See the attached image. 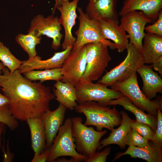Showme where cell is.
I'll return each mask as SVG.
<instances>
[{"mask_svg": "<svg viewBox=\"0 0 162 162\" xmlns=\"http://www.w3.org/2000/svg\"><path fill=\"white\" fill-rule=\"evenodd\" d=\"M77 8L79 14V26L75 32L77 38L71 52L78 50L87 44L98 42L104 44L111 49H116L114 43L103 38L99 21L89 17L82 8Z\"/></svg>", "mask_w": 162, "mask_h": 162, "instance_id": "8", "label": "cell"}, {"mask_svg": "<svg viewBox=\"0 0 162 162\" xmlns=\"http://www.w3.org/2000/svg\"><path fill=\"white\" fill-rule=\"evenodd\" d=\"M50 154L49 148L46 149L41 153L37 155H34L31 162H46Z\"/></svg>", "mask_w": 162, "mask_h": 162, "instance_id": "36", "label": "cell"}, {"mask_svg": "<svg viewBox=\"0 0 162 162\" xmlns=\"http://www.w3.org/2000/svg\"><path fill=\"white\" fill-rule=\"evenodd\" d=\"M98 20L103 38L112 40L118 52H122L126 50L129 43V36L120 26L118 21L113 20Z\"/></svg>", "mask_w": 162, "mask_h": 162, "instance_id": "16", "label": "cell"}, {"mask_svg": "<svg viewBox=\"0 0 162 162\" xmlns=\"http://www.w3.org/2000/svg\"><path fill=\"white\" fill-rule=\"evenodd\" d=\"M152 22V20L142 11L136 10L129 12L122 16L120 26L128 33L130 42L141 53L142 40L145 33L146 25Z\"/></svg>", "mask_w": 162, "mask_h": 162, "instance_id": "11", "label": "cell"}, {"mask_svg": "<svg viewBox=\"0 0 162 162\" xmlns=\"http://www.w3.org/2000/svg\"><path fill=\"white\" fill-rule=\"evenodd\" d=\"M0 123L4 124L11 130H16L18 127V120L13 116L8 106L0 108Z\"/></svg>", "mask_w": 162, "mask_h": 162, "instance_id": "29", "label": "cell"}, {"mask_svg": "<svg viewBox=\"0 0 162 162\" xmlns=\"http://www.w3.org/2000/svg\"><path fill=\"white\" fill-rule=\"evenodd\" d=\"M119 105L124 109L134 114L136 121L144 123L149 126L155 132L156 128L157 117L149 114H146L132 103L128 98L123 95L120 98L110 101L107 106Z\"/></svg>", "mask_w": 162, "mask_h": 162, "instance_id": "24", "label": "cell"}, {"mask_svg": "<svg viewBox=\"0 0 162 162\" xmlns=\"http://www.w3.org/2000/svg\"><path fill=\"white\" fill-rule=\"evenodd\" d=\"M61 25L58 17L53 14L46 17L43 15L38 14L32 20L28 31L38 37L46 35L52 39V48L56 50L61 46V40L63 35L61 33Z\"/></svg>", "mask_w": 162, "mask_h": 162, "instance_id": "10", "label": "cell"}, {"mask_svg": "<svg viewBox=\"0 0 162 162\" xmlns=\"http://www.w3.org/2000/svg\"><path fill=\"white\" fill-rule=\"evenodd\" d=\"M86 66L80 80L93 82L100 78L111 58L108 46L100 42L86 44Z\"/></svg>", "mask_w": 162, "mask_h": 162, "instance_id": "5", "label": "cell"}, {"mask_svg": "<svg viewBox=\"0 0 162 162\" xmlns=\"http://www.w3.org/2000/svg\"><path fill=\"white\" fill-rule=\"evenodd\" d=\"M42 38L41 37H38L31 33H19L16 37L15 40L30 58L37 56L36 46L40 43Z\"/></svg>", "mask_w": 162, "mask_h": 162, "instance_id": "26", "label": "cell"}, {"mask_svg": "<svg viewBox=\"0 0 162 162\" xmlns=\"http://www.w3.org/2000/svg\"><path fill=\"white\" fill-rule=\"evenodd\" d=\"M141 52L145 64H152L162 57V37L145 33Z\"/></svg>", "mask_w": 162, "mask_h": 162, "instance_id": "23", "label": "cell"}, {"mask_svg": "<svg viewBox=\"0 0 162 162\" xmlns=\"http://www.w3.org/2000/svg\"><path fill=\"white\" fill-rule=\"evenodd\" d=\"M10 102V100L8 98L0 92V108L8 106Z\"/></svg>", "mask_w": 162, "mask_h": 162, "instance_id": "38", "label": "cell"}, {"mask_svg": "<svg viewBox=\"0 0 162 162\" xmlns=\"http://www.w3.org/2000/svg\"><path fill=\"white\" fill-rule=\"evenodd\" d=\"M161 110L158 108L157 112V124L156 129L154 132V140L153 141L155 143L162 147V113Z\"/></svg>", "mask_w": 162, "mask_h": 162, "instance_id": "32", "label": "cell"}, {"mask_svg": "<svg viewBox=\"0 0 162 162\" xmlns=\"http://www.w3.org/2000/svg\"><path fill=\"white\" fill-rule=\"evenodd\" d=\"M149 141L135 130L131 128L127 134L126 145L128 146L142 147L146 146Z\"/></svg>", "mask_w": 162, "mask_h": 162, "instance_id": "30", "label": "cell"}, {"mask_svg": "<svg viewBox=\"0 0 162 162\" xmlns=\"http://www.w3.org/2000/svg\"><path fill=\"white\" fill-rule=\"evenodd\" d=\"M80 0H62L60 6L57 8L60 12L61 16L59 21L63 27L64 31V37L62 44L63 50L69 46L73 47L76 38L72 34V30L76 24L77 18L76 12L78 3Z\"/></svg>", "mask_w": 162, "mask_h": 162, "instance_id": "13", "label": "cell"}, {"mask_svg": "<svg viewBox=\"0 0 162 162\" xmlns=\"http://www.w3.org/2000/svg\"><path fill=\"white\" fill-rule=\"evenodd\" d=\"M67 109L64 106L59 104L56 110L53 111L49 110L42 114L46 136V149L51 147L63 124Z\"/></svg>", "mask_w": 162, "mask_h": 162, "instance_id": "15", "label": "cell"}, {"mask_svg": "<svg viewBox=\"0 0 162 162\" xmlns=\"http://www.w3.org/2000/svg\"><path fill=\"white\" fill-rule=\"evenodd\" d=\"M111 87L121 92L135 106L149 114L157 117L158 109L162 110L161 98L152 100L148 98L139 87L136 73L124 80L115 82Z\"/></svg>", "mask_w": 162, "mask_h": 162, "instance_id": "3", "label": "cell"}, {"mask_svg": "<svg viewBox=\"0 0 162 162\" xmlns=\"http://www.w3.org/2000/svg\"><path fill=\"white\" fill-rule=\"evenodd\" d=\"M74 86L76 102L78 104L94 101L107 106L110 101L124 95L120 92L109 88L106 85L101 83L80 80Z\"/></svg>", "mask_w": 162, "mask_h": 162, "instance_id": "9", "label": "cell"}, {"mask_svg": "<svg viewBox=\"0 0 162 162\" xmlns=\"http://www.w3.org/2000/svg\"><path fill=\"white\" fill-rule=\"evenodd\" d=\"M23 74L26 78L32 81L38 80L41 82L47 80H61L62 77L61 68L42 70H33Z\"/></svg>", "mask_w": 162, "mask_h": 162, "instance_id": "27", "label": "cell"}, {"mask_svg": "<svg viewBox=\"0 0 162 162\" xmlns=\"http://www.w3.org/2000/svg\"><path fill=\"white\" fill-rule=\"evenodd\" d=\"M26 122L30 129L31 146L34 155L40 154L46 148V136L42 115L29 118Z\"/></svg>", "mask_w": 162, "mask_h": 162, "instance_id": "22", "label": "cell"}, {"mask_svg": "<svg viewBox=\"0 0 162 162\" xmlns=\"http://www.w3.org/2000/svg\"><path fill=\"white\" fill-rule=\"evenodd\" d=\"M86 66V45L75 51H71L65 60L61 68L62 76L61 81L74 85L81 80Z\"/></svg>", "mask_w": 162, "mask_h": 162, "instance_id": "12", "label": "cell"}, {"mask_svg": "<svg viewBox=\"0 0 162 162\" xmlns=\"http://www.w3.org/2000/svg\"><path fill=\"white\" fill-rule=\"evenodd\" d=\"M2 72L0 88L9 99V108L16 119L26 121L50 110V102L55 98L50 87L27 79L18 70L11 73L5 67Z\"/></svg>", "mask_w": 162, "mask_h": 162, "instance_id": "1", "label": "cell"}, {"mask_svg": "<svg viewBox=\"0 0 162 162\" xmlns=\"http://www.w3.org/2000/svg\"><path fill=\"white\" fill-rule=\"evenodd\" d=\"M162 8V0H125L118 13L122 16L133 10L142 11L152 22L157 19Z\"/></svg>", "mask_w": 162, "mask_h": 162, "instance_id": "17", "label": "cell"}, {"mask_svg": "<svg viewBox=\"0 0 162 162\" xmlns=\"http://www.w3.org/2000/svg\"><path fill=\"white\" fill-rule=\"evenodd\" d=\"M56 162H74V159L71 158L70 160H68L65 158H62L60 159L57 158L55 161Z\"/></svg>", "mask_w": 162, "mask_h": 162, "instance_id": "41", "label": "cell"}, {"mask_svg": "<svg viewBox=\"0 0 162 162\" xmlns=\"http://www.w3.org/2000/svg\"><path fill=\"white\" fill-rule=\"evenodd\" d=\"M0 61L11 73L18 70L22 63L16 58L9 48L0 41Z\"/></svg>", "mask_w": 162, "mask_h": 162, "instance_id": "28", "label": "cell"}, {"mask_svg": "<svg viewBox=\"0 0 162 162\" xmlns=\"http://www.w3.org/2000/svg\"><path fill=\"white\" fill-rule=\"evenodd\" d=\"M117 0H96L93 4L89 2L86 8L89 17L98 20H118L116 9Z\"/></svg>", "mask_w": 162, "mask_h": 162, "instance_id": "19", "label": "cell"}, {"mask_svg": "<svg viewBox=\"0 0 162 162\" xmlns=\"http://www.w3.org/2000/svg\"><path fill=\"white\" fill-rule=\"evenodd\" d=\"M71 118L72 134L76 150L87 157H89L96 152L100 139L107 130L96 131L93 127H87L82 123V119L80 117Z\"/></svg>", "mask_w": 162, "mask_h": 162, "instance_id": "6", "label": "cell"}, {"mask_svg": "<svg viewBox=\"0 0 162 162\" xmlns=\"http://www.w3.org/2000/svg\"><path fill=\"white\" fill-rule=\"evenodd\" d=\"M120 113L122 117L120 126L116 129H112L107 137L100 141L98 148V151L105 146L112 144L118 145L122 149L125 148L127 136L131 129V124L134 120L124 111H122Z\"/></svg>", "mask_w": 162, "mask_h": 162, "instance_id": "20", "label": "cell"}, {"mask_svg": "<svg viewBox=\"0 0 162 162\" xmlns=\"http://www.w3.org/2000/svg\"><path fill=\"white\" fill-rule=\"evenodd\" d=\"M6 129V125L0 123V151L1 150L3 143L4 135Z\"/></svg>", "mask_w": 162, "mask_h": 162, "instance_id": "39", "label": "cell"}, {"mask_svg": "<svg viewBox=\"0 0 162 162\" xmlns=\"http://www.w3.org/2000/svg\"><path fill=\"white\" fill-rule=\"evenodd\" d=\"M127 53L125 58L118 66L106 72L98 83L111 86L116 82L127 79L144 64L141 53L131 43H129L127 48Z\"/></svg>", "mask_w": 162, "mask_h": 162, "instance_id": "7", "label": "cell"}, {"mask_svg": "<svg viewBox=\"0 0 162 162\" xmlns=\"http://www.w3.org/2000/svg\"><path fill=\"white\" fill-rule=\"evenodd\" d=\"M74 109L76 112L85 116L84 125L94 126L98 131H102L103 128L111 131L121 123L122 117L118 110L97 102L88 101L79 104Z\"/></svg>", "mask_w": 162, "mask_h": 162, "instance_id": "2", "label": "cell"}, {"mask_svg": "<svg viewBox=\"0 0 162 162\" xmlns=\"http://www.w3.org/2000/svg\"><path fill=\"white\" fill-rule=\"evenodd\" d=\"M137 72L142 80V92L148 98L151 100L158 93H162L161 76L158 73L153 71L151 65L144 64L138 69Z\"/></svg>", "mask_w": 162, "mask_h": 162, "instance_id": "21", "label": "cell"}, {"mask_svg": "<svg viewBox=\"0 0 162 162\" xmlns=\"http://www.w3.org/2000/svg\"><path fill=\"white\" fill-rule=\"evenodd\" d=\"M54 87L53 93L59 104L71 110H74L78 104L74 85L59 80L56 81Z\"/></svg>", "mask_w": 162, "mask_h": 162, "instance_id": "25", "label": "cell"}, {"mask_svg": "<svg viewBox=\"0 0 162 162\" xmlns=\"http://www.w3.org/2000/svg\"><path fill=\"white\" fill-rule=\"evenodd\" d=\"M4 137L1 149L2 152V161L3 162H11L13 161L14 158V155L11 152L10 149L9 140H8L6 145H5Z\"/></svg>", "mask_w": 162, "mask_h": 162, "instance_id": "35", "label": "cell"}, {"mask_svg": "<svg viewBox=\"0 0 162 162\" xmlns=\"http://www.w3.org/2000/svg\"><path fill=\"white\" fill-rule=\"evenodd\" d=\"M5 67L4 65L1 62H0V74H1L2 73V70L3 69H4Z\"/></svg>", "mask_w": 162, "mask_h": 162, "instance_id": "42", "label": "cell"}, {"mask_svg": "<svg viewBox=\"0 0 162 162\" xmlns=\"http://www.w3.org/2000/svg\"><path fill=\"white\" fill-rule=\"evenodd\" d=\"M72 125L71 118L65 120L49 148L50 154L46 162H54L59 157L64 156L71 157L74 162L85 161L87 157L76 150Z\"/></svg>", "mask_w": 162, "mask_h": 162, "instance_id": "4", "label": "cell"}, {"mask_svg": "<svg viewBox=\"0 0 162 162\" xmlns=\"http://www.w3.org/2000/svg\"><path fill=\"white\" fill-rule=\"evenodd\" d=\"M151 65L153 69L157 71L160 75L162 76V57L154 61Z\"/></svg>", "mask_w": 162, "mask_h": 162, "instance_id": "37", "label": "cell"}, {"mask_svg": "<svg viewBox=\"0 0 162 162\" xmlns=\"http://www.w3.org/2000/svg\"><path fill=\"white\" fill-rule=\"evenodd\" d=\"M55 1V3L54 5L53 10L52 11V14H54L56 10L57 7L60 6L61 4L62 0H54Z\"/></svg>", "mask_w": 162, "mask_h": 162, "instance_id": "40", "label": "cell"}, {"mask_svg": "<svg viewBox=\"0 0 162 162\" xmlns=\"http://www.w3.org/2000/svg\"><path fill=\"white\" fill-rule=\"evenodd\" d=\"M72 47L69 46L63 50L54 53L50 58L42 60L40 57L36 56L29 58L22 63L18 69L21 74L34 70H43L61 68L64 62L70 54Z\"/></svg>", "mask_w": 162, "mask_h": 162, "instance_id": "14", "label": "cell"}, {"mask_svg": "<svg viewBox=\"0 0 162 162\" xmlns=\"http://www.w3.org/2000/svg\"><path fill=\"white\" fill-rule=\"evenodd\" d=\"M131 127L143 137L150 141H153L154 132L148 125L134 120L131 124Z\"/></svg>", "mask_w": 162, "mask_h": 162, "instance_id": "31", "label": "cell"}, {"mask_svg": "<svg viewBox=\"0 0 162 162\" xmlns=\"http://www.w3.org/2000/svg\"><path fill=\"white\" fill-rule=\"evenodd\" d=\"M162 147L152 141L146 146L139 147L130 146L124 152H119L115 156L114 161L123 155H129L132 158H138L148 162H162Z\"/></svg>", "mask_w": 162, "mask_h": 162, "instance_id": "18", "label": "cell"}, {"mask_svg": "<svg viewBox=\"0 0 162 162\" xmlns=\"http://www.w3.org/2000/svg\"><path fill=\"white\" fill-rule=\"evenodd\" d=\"M110 152V147H107L101 152H96L87 158L86 162H106L108 155Z\"/></svg>", "mask_w": 162, "mask_h": 162, "instance_id": "34", "label": "cell"}, {"mask_svg": "<svg viewBox=\"0 0 162 162\" xmlns=\"http://www.w3.org/2000/svg\"><path fill=\"white\" fill-rule=\"evenodd\" d=\"M96 1V0H89V3L91 4H93Z\"/></svg>", "mask_w": 162, "mask_h": 162, "instance_id": "43", "label": "cell"}, {"mask_svg": "<svg viewBox=\"0 0 162 162\" xmlns=\"http://www.w3.org/2000/svg\"><path fill=\"white\" fill-rule=\"evenodd\" d=\"M147 32L151 33L162 37V10L160 11L157 20L153 24L145 26L144 28Z\"/></svg>", "mask_w": 162, "mask_h": 162, "instance_id": "33", "label": "cell"}]
</instances>
